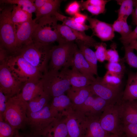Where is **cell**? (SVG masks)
<instances>
[{
  "label": "cell",
  "mask_w": 137,
  "mask_h": 137,
  "mask_svg": "<svg viewBox=\"0 0 137 137\" xmlns=\"http://www.w3.org/2000/svg\"><path fill=\"white\" fill-rule=\"evenodd\" d=\"M5 4L0 8V46L11 55L16 54V28L11 18L13 5Z\"/></svg>",
  "instance_id": "obj_1"
},
{
  "label": "cell",
  "mask_w": 137,
  "mask_h": 137,
  "mask_svg": "<svg viewBox=\"0 0 137 137\" xmlns=\"http://www.w3.org/2000/svg\"><path fill=\"white\" fill-rule=\"evenodd\" d=\"M52 47L50 44L33 41L22 48L18 54L44 73L48 71L47 65Z\"/></svg>",
  "instance_id": "obj_2"
},
{
  "label": "cell",
  "mask_w": 137,
  "mask_h": 137,
  "mask_svg": "<svg viewBox=\"0 0 137 137\" xmlns=\"http://www.w3.org/2000/svg\"><path fill=\"white\" fill-rule=\"evenodd\" d=\"M66 68L60 72L49 70L43 73L41 79L44 91L50 98L64 94L71 87Z\"/></svg>",
  "instance_id": "obj_3"
},
{
  "label": "cell",
  "mask_w": 137,
  "mask_h": 137,
  "mask_svg": "<svg viewBox=\"0 0 137 137\" xmlns=\"http://www.w3.org/2000/svg\"><path fill=\"white\" fill-rule=\"evenodd\" d=\"M58 45L52 47L50 51V70L58 71L62 68H68L73 66L74 56L77 47L73 42L63 40Z\"/></svg>",
  "instance_id": "obj_4"
},
{
  "label": "cell",
  "mask_w": 137,
  "mask_h": 137,
  "mask_svg": "<svg viewBox=\"0 0 137 137\" xmlns=\"http://www.w3.org/2000/svg\"><path fill=\"white\" fill-rule=\"evenodd\" d=\"M36 21L38 25L33 35V41L50 44L63 39L59 31L58 20L54 15L43 16Z\"/></svg>",
  "instance_id": "obj_5"
},
{
  "label": "cell",
  "mask_w": 137,
  "mask_h": 137,
  "mask_svg": "<svg viewBox=\"0 0 137 137\" xmlns=\"http://www.w3.org/2000/svg\"><path fill=\"white\" fill-rule=\"evenodd\" d=\"M7 65L14 76L22 83L41 79L43 74L19 54L8 56Z\"/></svg>",
  "instance_id": "obj_6"
},
{
  "label": "cell",
  "mask_w": 137,
  "mask_h": 137,
  "mask_svg": "<svg viewBox=\"0 0 137 137\" xmlns=\"http://www.w3.org/2000/svg\"><path fill=\"white\" fill-rule=\"evenodd\" d=\"M27 102L17 95L9 98L3 116L4 119L16 129L21 128L27 123Z\"/></svg>",
  "instance_id": "obj_7"
},
{
  "label": "cell",
  "mask_w": 137,
  "mask_h": 137,
  "mask_svg": "<svg viewBox=\"0 0 137 137\" xmlns=\"http://www.w3.org/2000/svg\"><path fill=\"white\" fill-rule=\"evenodd\" d=\"M102 128L108 133L122 136L124 133L123 124L120 112L119 100L108 105L100 116Z\"/></svg>",
  "instance_id": "obj_8"
},
{
  "label": "cell",
  "mask_w": 137,
  "mask_h": 137,
  "mask_svg": "<svg viewBox=\"0 0 137 137\" xmlns=\"http://www.w3.org/2000/svg\"><path fill=\"white\" fill-rule=\"evenodd\" d=\"M27 123L35 135H42L55 120L59 117L48 104L38 112L27 111Z\"/></svg>",
  "instance_id": "obj_9"
},
{
  "label": "cell",
  "mask_w": 137,
  "mask_h": 137,
  "mask_svg": "<svg viewBox=\"0 0 137 137\" xmlns=\"http://www.w3.org/2000/svg\"><path fill=\"white\" fill-rule=\"evenodd\" d=\"M22 83L12 73L7 60L0 62V91L8 98L13 97L20 93Z\"/></svg>",
  "instance_id": "obj_10"
},
{
  "label": "cell",
  "mask_w": 137,
  "mask_h": 137,
  "mask_svg": "<svg viewBox=\"0 0 137 137\" xmlns=\"http://www.w3.org/2000/svg\"><path fill=\"white\" fill-rule=\"evenodd\" d=\"M38 23L32 19L15 27L16 47L19 50L32 42L33 37Z\"/></svg>",
  "instance_id": "obj_11"
},
{
  "label": "cell",
  "mask_w": 137,
  "mask_h": 137,
  "mask_svg": "<svg viewBox=\"0 0 137 137\" xmlns=\"http://www.w3.org/2000/svg\"><path fill=\"white\" fill-rule=\"evenodd\" d=\"M92 94L110 103H114L120 99L119 89L109 87L103 83L101 78L98 77L89 85Z\"/></svg>",
  "instance_id": "obj_12"
},
{
  "label": "cell",
  "mask_w": 137,
  "mask_h": 137,
  "mask_svg": "<svg viewBox=\"0 0 137 137\" xmlns=\"http://www.w3.org/2000/svg\"><path fill=\"white\" fill-rule=\"evenodd\" d=\"M65 116L68 131L67 137H83L86 116L74 109Z\"/></svg>",
  "instance_id": "obj_13"
},
{
  "label": "cell",
  "mask_w": 137,
  "mask_h": 137,
  "mask_svg": "<svg viewBox=\"0 0 137 137\" xmlns=\"http://www.w3.org/2000/svg\"><path fill=\"white\" fill-rule=\"evenodd\" d=\"M93 94L81 106L75 109L86 116H100L105 108L111 104Z\"/></svg>",
  "instance_id": "obj_14"
},
{
  "label": "cell",
  "mask_w": 137,
  "mask_h": 137,
  "mask_svg": "<svg viewBox=\"0 0 137 137\" xmlns=\"http://www.w3.org/2000/svg\"><path fill=\"white\" fill-rule=\"evenodd\" d=\"M58 29L62 38L66 41H81L89 47H94L97 43L92 37L87 35L84 31L72 29L62 24H58Z\"/></svg>",
  "instance_id": "obj_15"
},
{
  "label": "cell",
  "mask_w": 137,
  "mask_h": 137,
  "mask_svg": "<svg viewBox=\"0 0 137 137\" xmlns=\"http://www.w3.org/2000/svg\"><path fill=\"white\" fill-rule=\"evenodd\" d=\"M87 20L89 23L90 28L92 31L93 35L102 41L111 40L114 38V31L112 25L88 16Z\"/></svg>",
  "instance_id": "obj_16"
},
{
  "label": "cell",
  "mask_w": 137,
  "mask_h": 137,
  "mask_svg": "<svg viewBox=\"0 0 137 137\" xmlns=\"http://www.w3.org/2000/svg\"><path fill=\"white\" fill-rule=\"evenodd\" d=\"M100 116H86L83 137H107L109 135L101 126Z\"/></svg>",
  "instance_id": "obj_17"
},
{
  "label": "cell",
  "mask_w": 137,
  "mask_h": 137,
  "mask_svg": "<svg viewBox=\"0 0 137 137\" xmlns=\"http://www.w3.org/2000/svg\"><path fill=\"white\" fill-rule=\"evenodd\" d=\"M44 91L41 79L24 83L21 92L17 95L23 100L28 102L40 93Z\"/></svg>",
  "instance_id": "obj_18"
},
{
  "label": "cell",
  "mask_w": 137,
  "mask_h": 137,
  "mask_svg": "<svg viewBox=\"0 0 137 137\" xmlns=\"http://www.w3.org/2000/svg\"><path fill=\"white\" fill-rule=\"evenodd\" d=\"M67 93V95L70 99L74 109L82 105L89 97L92 94L89 86L81 88L71 87Z\"/></svg>",
  "instance_id": "obj_19"
},
{
  "label": "cell",
  "mask_w": 137,
  "mask_h": 137,
  "mask_svg": "<svg viewBox=\"0 0 137 137\" xmlns=\"http://www.w3.org/2000/svg\"><path fill=\"white\" fill-rule=\"evenodd\" d=\"M50 106L60 117L65 115L74 109L70 99L64 94L53 98Z\"/></svg>",
  "instance_id": "obj_20"
},
{
  "label": "cell",
  "mask_w": 137,
  "mask_h": 137,
  "mask_svg": "<svg viewBox=\"0 0 137 137\" xmlns=\"http://www.w3.org/2000/svg\"><path fill=\"white\" fill-rule=\"evenodd\" d=\"M66 70L71 85L73 87L81 88L88 87L96 79L82 74L73 67H72L71 69L66 68Z\"/></svg>",
  "instance_id": "obj_21"
},
{
  "label": "cell",
  "mask_w": 137,
  "mask_h": 137,
  "mask_svg": "<svg viewBox=\"0 0 137 137\" xmlns=\"http://www.w3.org/2000/svg\"><path fill=\"white\" fill-rule=\"evenodd\" d=\"M72 67L89 77L96 79L92 69L78 47L74 54Z\"/></svg>",
  "instance_id": "obj_22"
},
{
  "label": "cell",
  "mask_w": 137,
  "mask_h": 137,
  "mask_svg": "<svg viewBox=\"0 0 137 137\" xmlns=\"http://www.w3.org/2000/svg\"><path fill=\"white\" fill-rule=\"evenodd\" d=\"M119 102L121 118L124 126L128 124H137V110L128 101L121 99Z\"/></svg>",
  "instance_id": "obj_23"
},
{
  "label": "cell",
  "mask_w": 137,
  "mask_h": 137,
  "mask_svg": "<svg viewBox=\"0 0 137 137\" xmlns=\"http://www.w3.org/2000/svg\"><path fill=\"white\" fill-rule=\"evenodd\" d=\"M56 119L51 125L43 136L47 137H67L68 131L65 118Z\"/></svg>",
  "instance_id": "obj_24"
},
{
  "label": "cell",
  "mask_w": 137,
  "mask_h": 137,
  "mask_svg": "<svg viewBox=\"0 0 137 137\" xmlns=\"http://www.w3.org/2000/svg\"><path fill=\"white\" fill-rule=\"evenodd\" d=\"M109 0H88L80 3L82 10H86L93 15L103 13L106 11L105 6Z\"/></svg>",
  "instance_id": "obj_25"
},
{
  "label": "cell",
  "mask_w": 137,
  "mask_h": 137,
  "mask_svg": "<svg viewBox=\"0 0 137 137\" xmlns=\"http://www.w3.org/2000/svg\"><path fill=\"white\" fill-rule=\"evenodd\" d=\"M50 97L44 91L40 93L27 102V111L38 112L48 104Z\"/></svg>",
  "instance_id": "obj_26"
},
{
  "label": "cell",
  "mask_w": 137,
  "mask_h": 137,
  "mask_svg": "<svg viewBox=\"0 0 137 137\" xmlns=\"http://www.w3.org/2000/svg\"><path fill=\"white\" fill-rule=\"evenodd\" d=\"M78 48L92 69L94 75H97V60L95 52L82 42H76Z\"/></svg>",
  "instance_id": "obj_27"
},
{
  "label": "cell",
  "mask_w": 137,
  "mask_h": 137,
  "mask_svg": "<svg viewBox=\"0 0 137 137\" xmlns=\"http://www.w3.org/2000/svg\"><path fill=\"white\" fill-rule=\"evenodd\" d=\"M122 99L129 101L137 99V76L130 74L129 76Z\"/></svg>",
  "instance_id": "obj_28"
},
{
  "label": "cell",
  "mask_w": 137,
  "mask_h": 137,
  "mask_svg": "<svg viewBox=\"0 0 137 137\" xmlns=\"http://www.w3.org/2000/svg\"><path fill=\"white\" fill-rule=\"evenodd\" d=\"M62 1L60 0H48L40 9L36 13V21L43 16L54 15L59 9Z\"/></svg>",
  "instance_id": "obj_29"
},
{
  "label": "cell",
  "mask_w": 137,
  "mask_h": 137,
  "mask_svg": "<svg viewBox=\"0 0 137 137\" xmlns=\"http://www.w3.org/2000/svg\"><path fill=\"white\" fill-rule=\"evenodd\" d=\"M11 18L16 27L32 19V14L24 10L21 6L13 5Z\"/></svg>",
  "instance_id": "obj_30"
},
{
  "label": "cell",
  "mask_w": 137,
  "mask_h": 137,
  "mask_svg": "<svg viewBox=\"0 0 137 137\" xmlns=\"http://www.w3.org/2000/svg\"><path fill=\"white\" fill-rule=\"evenodd\" d=\"M54 15L58 21L62 22V24L72 29L79 31H84L90 28L89 25L85 24L81 25L74 21L72 17L64 16L56 11Z\"/></svg>",
  "instance_id": "obj_31"
},
{
  "label": "cell",
  "mask_w": 137,
  "mask_h": 137,
  "mask_svg": "<svg viewBox=\"0 0 137 137\" xmlns=\"http://www.w3.org/2000/svg\"><path fill=\"white\" fill-rule=\"evenodd\" d=\"M117 2L120 5L118 11V19L127 21L128 16L132 14L134 10L133 9V0H124Z\"/></svg>",
  "instance_id": "obj_32"
},
{
  "label": "cell",
  "mask_w": 137,
  "mask_h": 137,
  "mask_svg": "<svg viewBox=\"0 0 137 137\" xmlns=\"http://www.w3.org/2000/svg\"><path fill=\"white\" fill-rule=\"evenodd\" d=\"M123 75L107 71L102 81L104 84L112 88L119 89Z\"/></svg>",
  "instance_id": "obj_33"
},
{
  "label": "cell",
  "mask_w": 137,
  "mask_h": 137,
  "mask_svg": "<svg viewBox=\"0 0 137 137\" xmlns=\"http://www.w3.org/2000/svg\"><path fill=\"white\" fill-rule=\"evenodd\" d=\"M0 2L1 4L21 6L23 9L31 14L36 11L33 0H0Z\"/></svg>",
  "instance_id": "obj_34"
},
{
  "label": "cell",
  "mask_w": 137,
  "mask_h": 137,
  "mask_svg": "<svg viewBox=\"0 0 137 137\" xmlns=\"http://www.w3.org/2000/svg\"><path fill=\"white\" fill-rule=\"evenodd\" d=\"M17 130L0 117V137H13Z\"/></svg>",
  "instance_id": "obj_35"
},
{
  "label": "cell",
  "mask_w": 137,
  "mask_h": 137,
  "mask_svg": "<svg viewBox=\"0 0 137 137\" xmlns=\"http://www.w3.org/2000/svg\"><path fill=\"white\" fill-rule=\"evenodd\" d=\"M124 47L125 60L130 66L137 69V56L134 52V49L129 45Z\"/></svg>",
  "instance_id": "obj_36"
},
{
  "label": "cell",
  "mask_w": 137,
  "mask_h": 137,
  "mask_svg": "<svg viewBox=\"0 0 137 137\" xmlns=\"http://www.w3.org/2000/svg\"><path fill=\"white\" fill-rule=\"evenodd\" d=\"M94 47L96 49L95 53L97 60L102 62L106 60L107 49L106 44L103 42H97Z\"/></svg>",
  "instance_id": "obj_37"
},
{
  "label": "cell",
  "mask_w": 137,
  "mask_h": 137,
  "mask_svg": "<svg viewBox=\"0 0 137 137\" xmlns=\"http://www.w3.org/2000/svg\"><path fill=\"white\" fill-rule=\"evenodd\" d=\"M120 61L108 62L106 65L108 71L124 76L125 70V66Z\"/></svg>",
  "instance_id": "obj_38"
},
{
  "label": "cell",
  "mask_w": 137,
  "mask_h": 137,
  "mask_svg": "<svg viewBox=\"0 0 137 137\" xmlns=\"http://www.w3.org/2000/svg\"><path fill=\"white\" fill-rule=\"evenodd\" d=\"M116 45L113 43L111 46L110 49H107L106 54V60L108 62H118L121 61L118 52L116 50Z\"/></svg>",
  "instance_id": "obj_39"
},
{
  "label": "cell",
  "mask_w": 137,
  "mask_h": 137,
  "mask_svg": "<svg viewBox=\"0 0 137 137\" xmlns=\"http://www.w3.org/2000/svg\"><path fill=\"white\" fill-rule=\"evenodd\" d=\"M124 47L128 46L131 43L137 41V25L135 29L129 35L124 38H119Z\"/></svg>",
  "instance_id": "obj_40"
},
{
  "label": "cell",
  "mask_w": 137,
  "mask_h": 137,
  "mask_svg": "<svg viewBox=\"0 0 137 137\" xmlns=\"http://www.w3.org/2000/svg\"><path fill=\"white\" fill-rule=\"evenodd\" d=\"M123 131L127 137H137V124H131L124 125Z\"/></svg>",
  "instance_id": "obj_41"
},
{
  "label": "cell",
  "mask_w": 137,
  "mask_h": 137,
  "mask_svg": "<svg viewBox=\"0 0 137 137\" xmlns=\"http://www.w3.org/2000/svg\"><path fill=\"white\" fill-rule=\"evenodd\" d=\"M81 7L80 3L75 1L70 3L67 7L65 11L68 14L74 16L76 13L79 12Z\"/></svg>",
  "instance_id": "obj_42"
},
{
  "label": "cell",
  "mask_w": 137,
  "mask_h": 137,
  "mask_svg": "<svg viewBox=\"0 0 137 137\" xmlns=\"http://www.w3.org/2000/svg\"><path fill=\"white\" fill-rule=\"evenodd\" d=\"M8 98L0 90V117H3V115L6 109L7 101Z\"/></svg>",
  "instance_id": "obj_43"
},
{
  "label": "cell",
  "mask_w": 137,
  "mask_h": 137,
  "mask_svg": "<svg viewBox=\"0 0 137 137\" xmlns=\"http://www.w3.org/2000/svg\"><path fill=\"white\" fill-rule=\"evenodd\" d=\"M121 20L122 22V29L121 37L124 38L127 36L132 31V27L130 26L128 24L127 21Z\"/></svg>",
  "instance_id": "obj_44"
},
{
  "label": "cell",
  "mask_w": 137,
  "mask_h": 137,
  "mask_svg": "<svg viewBox=\"0 0 137 137\" xmlns=\"http://www.w3.org/2000/svg\"><path fill=\"white\" fill-rule=\"evenodd\" d=\"M88 16L79 12L76 14L72 17V19L76 23L81 25L85 24Z\"/></svg>",
  "instance_id": "obj_45"
},
{
  "label": "cell",
  "mask_w": 137,
  "mask_h": 137,
  "mask_svg": "<svg viewBox=\"0 0 137 137\" xmlns=\"http://www.w3.org/2000/svg\"><path fill=\"white\" fill-rule=\"evenodd\" d=\"M114 31L117 32L121 34L122 32V22L121 20L117 19L112 25Z\"/></svg>",
  "instance_id": "obj_46"
},
{
  "label": "cell",
  "mask_w": 137,
  "mask_h": 137,
  "mask_svg": "<svg viewBox=\"0 0 137 137\" xmlns=\"http://www.w3.org/2000/svg\"><path fill=\"white\" fill-rule=\"evenodd\" d=\"M48 0H34V4L36 9V13L43 6Z\"/></svg>",
  "instance_id": "obj_47"
},
{
  "label": "cell",
  "mask_w": 137,
  "mask_h": 137,
  "mask_svg": "<svg viewBox=\"0 0 137 137\" xmlns=\"http://www.w3.org/2000/svg\"><path fill=\"white\" fill-rule=\"evenodd\" d=\"M132 23L135 25H137V6L135 7V8L132 14Z\"/></svg>",
  "instance_id": "obj_48"
},
{
  "label": "cell",
  "mask_w": 137,
  "mask_h": 137,
  "mask_svg": "<svg viewBox=\"0 0 137 137\" xmlns=\"http://www.w3.org/2000/svg\"><path fill=\"white\" fill-rule=\"evenodd\" d=\"M128 101L134 108L137 110V99L130 101Z\"/></svg>",
  "instance_id": "obj_49"
},
{
  "label": "cell",
  "mask_w": 137,
  "mask_h": 137,
  "mask_svg": "<svg viewBox=\"0 0 137 137\" xmlns=\"http://www.w3.org/2000/svg\"><path fill=\"white\" fill-rule=\"evenodd\" d=\"M129 46L133 49L134 48L137 47V41L132 42Z\"/></svg>",
  "instance_id": "obj_50"
},
{
  "label": "cell",
  "mask_w": 137,
  "mask_h": 137,
  "mask_svg": "<svg viewBox=\"0 0 137 137\" xmlns=\"http://www.w3.org/2000/svg\"><path fill=\"white\" fill-rule=\"evenodd\" d=\"M107 137H123L122 136L118 135L116 134H112L109 135Z\"/></svg>",
  "instance_id": "obj_51"
},
{
  "label": "cell",
  "mask_w": 137,
  "mask_h": 137,
  "mask_svg": "<svg viewBox=\"0 0 137 137\" xmlns=\"http://www.w3.org/2000/svg\"><path fill=\"white\" fill-rule=\"evenodd\" d=\"M13 137H24L23 136L20 135L18 132L17 131Z\"/></svg>",
  "instance_id": "obj_52"
},
{
  "label": "cell",
  "mask_w": 137,
  "mask_h": 137,
  "mask_svg": "<svg viewBox=\"0 0 137 137\" xmlns=\"http://www.w3.org/2000/svg\"><path fill=\"white\" fill-rule=\"evenodd\" d=\"M134 49H135L137 51V47H135L134 48Z\"/></svg>",
  "instance_id": "obj_53"
},
{
  "label": "cell",
  "mask_w": 137,
  "mask_h": 137,
  "mask_svg": "<svg viewBox=\"0 0 137 137\" xmlns=\"http://www.w3.org/2000/svg\"><path fill=\"white\" fill-rule=\"evenodd\" d=\"M27 137H35L32 136H27Z\"/></svg>",
  "instance_id": "obj_54"
},
{
  "label": "cell",
  "mask_w": 137,
  "mask_h": 137,
  "mask_svg": "<svg viewBox=\"0 0 137 137\" xmlns=\"http://www.w3.org/2000/svg\"></svg>",
  "instance_id": "obj_55"
},
{
  "label": "cell",
  "mask_w": 137,
  "mask_h": 137,
  "mask_svg": "<svg viewBox=\"0 0 137 137\" xmlns=\"http://www.w3.org/2000/svg\"></svg>",
  "instance_id": "obj_56"
}]
</instances>
